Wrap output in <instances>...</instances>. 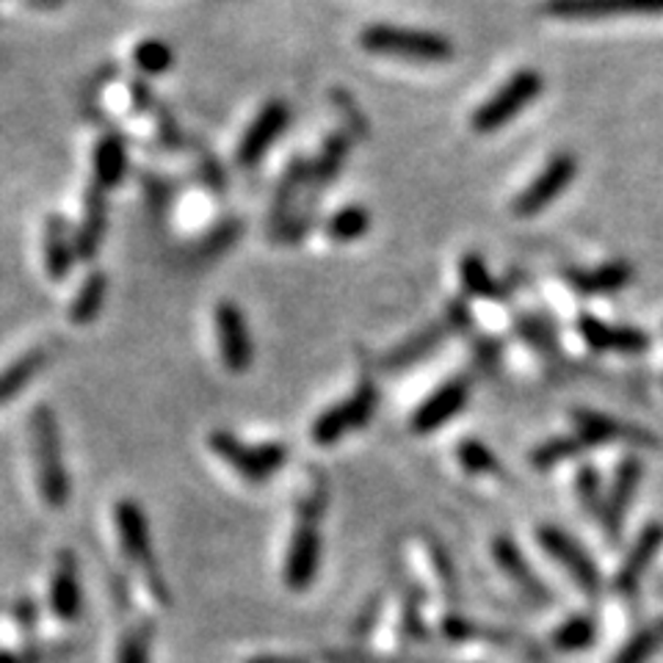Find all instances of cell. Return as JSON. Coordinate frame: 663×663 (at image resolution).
Wrapping results in <instances>:
<instances>
[{"label": "cell", "instance_id": "obj_1", "mask_svg": "<svg viewBox=\"0 0 663 663\" xmlns=\"http://www.w3.org/2000/svg\"><path fill=\"white\" fill-rule=\"evenodd\" d=\"M31 443H34L42 498L47 501V507L62 509L73 494V478L64 465L62 434H58V421L51 406H36L31 415Z\"/></svg>", "mask_w": 663, "mask_h": 663}, {"label": "cell", "instance_id": "obj_2", "mask_svg": "<svg viewBox=\"0 0 663 663\" xmlns=\"http://www.w3.org/2000/svg\"><path fill=\"white\" fill-rule=\"evenodd\" d=\"M360 45L377 56L410 58V62H448L454 56V45H450L448 36L384 23L362 31Z\"/></svg>", "mask_w": 663, "mask_h": 663}, {"label": "cell", "instance_id": "obj_3", "mask_svg": "<svg viewBox=\"0 0 663 663\" xmlns=\"http://www.w3.org/2000/svg\"><path fill=\"white\" fill-rule=\"evenodd\" d=\"M117 531L119 542H122L124 556L133 564H139L141 573H144L146 586L152 591V600H157L161 606L170 602V589H166V580L161 575V564H157L155 553H152V536H150V523H146V514L141 509V503L135 501H119L117 503Z\"/></svg>", "mask_w": 663, "mask_h": 663}, {"label": "cell", "instance_id": "obj_4", "mask_svg": "<svg viewBox=\"0 0 663 663\" xmlns=\"http://www.w3.org/2000/svg\"><path fill=\"white\" fill-rule=\"evenodd\" d=\"M542 89H545V80H542V75L536 69H520L487 102L478 106V111L472 113V130L476 133L501 130L503 124L518 119L523 113V108L531 106L542 95Z\"/></svg>", "mask_w": 663, "mask_h": 663}, {"label": "cell", "instance_id": "obj_5", "mask_svg": "<svg viewBox=\"0 0 663 663\" xmlns=\"http://www.w3.org/2000/svg\"><path fill=\"white\" fill-rule=\"evenodd\" d=\"M208 445L219 459H225L227 465L238 472V476L252 483L269 481L287 459V450L282 448L280 443L247 445L232 432H214L208 437Z\"/></svg>", "mask_w": 663, "mask_h": 663}, {"label": "cell", "instance_id": "obj_6", "mask_svg": "<svg viewBox=\"0 0 663 663\" xmlns=\"http://www.w3.org/2000/svg\"><path fill=\"white\" fill-rule=\"evenodd\" d=\"M216 344H219L221 362L230 373H243L252 368L254 344L249 335V324L243 309L236 302H219L214 309Z\"/></svg>", "mask_w": 663, "mask_h": 663}, {"label": "cell", "instance_id": "obj_7", "mask_svg": "<svg viewBox=\"0 0 663 663\" xmlns=\"http://www.w3.org/2000/svg\"><path fill=\"white\" fill-rule=\"evenodd\" d=\"M410 558L417 578H421V591H426L434 600L443 602L445 617H448L450 608L456 606L459 589H456V575L448 556H445V551L437 542L428 540V536H421V540H415V545H412Z\"/></svg>", "mask_w": 663, "mask_h": 663}, {"label": "cell", "instance_id": "obj_8", "mask_svg": "<svg viewBox=\"0 0 663 663\" xmlns=\"http://www.w3.org/2000/svg\"><path fill=\"white\" fill-rule=\"evenodd\" d=\"M377 390L371 384H362L357 393H351L344 404L329 406L326 412H320L318 421L313 423V439L318 445H335L340 437H346L349 432L366 426L371 421L373 410H377Z\"/></svg>", "mask_w": 663, "mask_h": 663}, {"label": "cell", "instance_id": "obj_9", "mask_svg": "<svg viewBox=\"0 0 663 663\" xmlns=\"http://www.w3.org/2000/svg\"><path fill=\"white\" fill-rule=\"evenodd\" d=\"M575 175H578V161H575L569 152H558V155H553L551 161H547V166L540 172V177L520 192L512 210L518 216L542 214V210L551 208V205L567 192V186L575 181Z\"/></svg>", "mask_w": 663, "mask_h": 663}, {"label": "cell", "instance_id": "obj_10", "mask_svg": "<svg viewBox=\"0 0 663 663\" xmlns=\"http://www.w3.org/2000/svg\"><path fill=\"white\" fill-rule=\"evenodd\" d=\"M320 567V534H318V520L313 518H298L296 531L291 536L285 556V569L282 578L285 586L293 591H302L307 586H313L315 575Z\"/></svg>", "mask_w": 663, "mask_h": 663}, {"label": "cell", "instance_id": "obj_11", "mask_svg": "<svg viewBox=\"0 0 663 663\" xmlns=\"http://www.w3.org/2000/svg\"><path fill=\"white\" fill-rule=\"evenodd\" d=\"M287 119H291V111H287L285 102L280 100L265 102V106L260 108L258 117L252 119V124L247 128V133H243L241 144H238V152H236L238 166H243V170L258 166V163L265 157V152H269L271 146H274V141L282 135Z\"/></svg>", "mask_w": 663, "mask_h": 663}, {"label": "cell", "instance_id": "obj_12", "mask_svg": "<svg viewBox=\"0 0 663 663\" xmlns=\"http://www.w3.org/2000/svg\"><path fill=\"white\" fill-rule=\"evenodd\" d=\"M540 545L545 547L547 556L553 562L562 564L567 569L569 578L586 591V595H595L600 589V573H597L595 562L584 553V547L575 540H569L562 529H553V525H542L540 529Z\"/></svg>", "mask_w": 663, "mask_h": 663}, {"label": "cell", "instance_id": "obj_13", "mask_svg": "<svg viewBox=\"0 0 663 663\" xmlns=\"http://www.w3.org/2000/svg\"><path fill=\"white\" fill-rule=\"evenodd\" d=\"M545 14L562 20H600L617 14H663V0H547Z\"/></svg>", "mask_w": 663, "mask_h": 663}, {"label": "cell", "instance_id": "obj_14", "mask_svg": "<svg viewBox=\"0 0 663 663\" xmlns=\"http://www.w3.org/2000/svg\"><path fill=\"white\" fill-rule=\"evenodd\" d=\"M641 478H644L641 461L635 456H624L622 465L617 467V476H613L611 492L606 498V509H602V525H606V534L611 542H617L622 536L624 514H628L630 501H633Z\"/></svg>", "mask_w": 663, "mask_h": 663}, {"label": "cell", "instance_id": "obj_15", "mask_svg": "<svg viewBox=\"0 0 663 663\" xmlns=\"http://www.w3.org/2000/svg\"><path fill=\"white\" fill-rule=\"evenodd\" d=\"M575 423V437L584 443V448H595V445L608 443H630V445H655V437L639 428H630L624 423L613 421V417L602 415V412L578 410L573 415Z\"/></svg>", "mask_w": 663, "mask_h": 663}, {"label": "cell", "instance_id": "obj_16", "mask_svg": "<svg viewBox=\"0 0 663 663\" xmlns=\"http://www.w3.org/2000/svg\"><path fill=\"white\" fill-rule=\"evenodd\" d=\"M467 395H470V388H467V382H461V379H454V382L437 388L421 406H417L415 415H412V432L432 434L437 432V428H443L450 417H456L465 410Z\"/></svg>", "mask_w": 663, "mask_h": 663}, {"label": "cell", "instance_id": "obj_17", "mask_svg": "<svg viewBox=\"0 0 663 663\" xmlns=\"http://www.w3.org/2000/svg\"><path fill=\"white\" fill-rule=\"evenodd\" d=\"M580 338L595 351H622V355H639L650 346L646 332L633 326H611L595 315H580L578 318Z\"/></svg>", "mask_w": 663, "mask_h": 663}, {"label": "cell", "instance_id": "obj_18", "mask_svg": "<svg viewBox=\"0 0 663 663\" xmlns=\"http://www.w3.org/2000/svg\"><path fill=\"white\" fill-rule=\"evenodd\" d=\"M108 230V199L106 188H100L97 183L86 186L84 194V210H80V225L75 230V252L78 258L91 260L100 252V243L106 238Z\"/></svg>", "mask_w": 663, "mask_h": 663}, {"label": "cell", "instance_id": "obj_19", "mask_svg": "<svg viewBox=\"0 0 663 663\" xmlns=\"http://www.w3.org/2000/svg\"><path fill=\"white\" fill-rule=\"evenodd\" d=\"M492 556H494V564L501 567V573L507 575V578L512 580V584L518 586V589L523 591L529 600H534V602H545L547 600V589L542 586V580L536 578L534 569L529 567L525 556L520 553V547L514 545L509 536H494Z\"/></svg>", "mask_w": 663, "mask_h": 663}, {"label": "cell", "instance_id": "obj_20", "mask_svg": "<svg viewBox=\"0 0 663 663\" xmlns=\"http://www.w3.org/2000/svg\"><path fill=\"white\" fill-rule=\"evenodd\" d=\"M661 547H663V525L657 523L646 525V529L639 534V540H635V545L630 547L624 564L619 567L613 586H617L619 591H624V595H630V591L641 584V578H644V573L650 569V564L655 562V556L661 553Z\"/></svg>", "mask_w": 663, "mask_h": 663}, {"label": "cell", "instance_id": "obj_21", "mask_svg": "<svg viewBox=\"0 0 663 663\" xmlns=\"http://www.w3.org/2000/svg\"><path fill=\"white\" fill-rule=\"evenodd\" d=\"M78 252H75V232L69 230L62 216H47L45 225V269L53 282H62L73 274V265Z\"/></svg>", "mask_w": 663, "mask_h": 663}, {"label": "cell", "instance_id": "obj_22", "mask_svg": "<svg viewBox=\"0 0 663 663\" xmlns=\"http://www.w3.org/2000/svg\"><path fill=\"white\" fill-rule=\"evenodd\" d=\"M51 606L64 622H73L80 611V584H78V562L69 551L58 553L56 575L51 584Z\"/></svg>", "mask_w": 663, "mask_h": 663}, {"label": "cell", "instance_id": "obj_23", "mask_svg": "<svg viewBox=\"0 0 663 663\" xmlns=\"http://www.w3.org/2000/svg\"><path fill=\"white\" fill-rule=\"evenodd\" d=\"M91 172H95V181L100 188L111 192L128 175V150H124V141L117 133H108L97 141L95 155H91Z\"/></svg>", "mask_w": 663, "mask_h": 663}, {"label": "cell", "instance_id": "obj_24", "mask_svg": "<svg viewBox=\"0 0 663 663\" xmlns=\"http://www.w3.org/2000/svg\"><path fill=\"white\" fill-rule=\"evenodd\" d=\"M567 280L575 291L586 293V296L619 293L622 287H628L630 280H633V265L624 263V260H613V263L600 265V269L569 271Z\"/></svg>", "mask_w": 663, "mask_h": 663}, {"label": "cell", "instance_id": "obj_25", "mask_svg": "<svg viewBox=\"0 0 663 663\" xmlns=\"http://www.w3.org/2000/svg\"><path fill=\"white\" fill-rule=\"evenodd\" d=\"M106 293H108V276L102 274V271H91V274L80 282L73 302H69V309H67L69 324L89 326L91 320H97L102 304H106Z\"/></svg>", "mask_w": 663, "mask_h": 663}, {"label": "cell", "instance_id": "obj_26", "mask_svg": "<svg viewBox=\"0 0 663 663\" xmlns=\"http://www.w3.org/2000/svg\"><path fill=\"white\" fill-rule=\"evenodd\" d=\"M45 366H47V351L42 349H34L29 351V355L18 357L14 362H9V366L0 371V406L9 404L18 393H23Z\"/></svg>", "mask_w": 663, "mask_h": 663}, {"label": "cell", "instance_id": "obj_27", "mask_svg": "<svg viewBox=\"0 0 663 663\" xmlns=\"http://www.w3.org/2000/svg\"><path fill=\"white\" fill-rule=\"evenodd\" d=\"M346 155H349V135L344 133L329 135L324 150H320V155L309 163V183H313L315 188L329 186V183L338 177V172L344 170Z\"/></svg>", "mask_w": 663, "mask_h": 663}, {"label": "cell", "instance_id": "obj_28", "mask_svg": "<svg viewBox=\"0 0 663 663\" xmlns=\"http://www.w3.org/2000/svg\"><path fill=\"white\" fill-rule=\"evenodd\" d=\"M595 635H597L595 619L586 617V613H575V617H569L567 622H562L556 630H553L551 641L558 652H580V650H589V646L595 644Z\"/></svg>", "mask_w": 663, "mask_h": 663}, {"label": "cell", "instance_id": "obj_29", "mask_svg": "<svg viewBox=\"0 0 663 663\" xmlns=\"http://www.w3.org/2000/svg\"><path fill=\"white\" fill-rule=\"evenodd\" d=\"M130 62L141 75H163L175 64V51L163 40H141L130 53Z\"/></svg>", "mask_w": 663, "mask_h": 663}, {"label": "cell", "instance_id": "obj_30", "mask_svg": "<svg viewBox=\"0 0 663 663\" xmlns=\"http://www.w3.org/2000/svg\"><path fill=\"white\" fill-rule=\"evenodd\" d=\"M368 230H371V214H368L366 208H360V205H349V208L338 210V214L326 221L329 238H335V241L340 243L357 241V238L366 236Z\"/></svg>", "mask_w": 663, "mask_h": 663}, {"label": "cell", "instance_id": "obj_31", "mask_svg": "<svg viewBox=\"0 0 663 663\" xmlns=\"http://www.w3.org/2000/svg\"><path fill=\"white\" fill-rule=\"evenodd\" d=\"M663 646V619L646 624L644 630L633 635L628 644L619 650V655L611 663H646Z\"/></svg>", "mask_w": 663, "mask_h": 663}, {"label": "cell", "instance_id": "obj_32", "mask_svg": "<svg viewBox=\"0 0 663 663\" xmlns=\"http://www.w3.org/2000/svg\"><path fill=\"white\" fill-rule=\"evenodd\" d=\"M459 276L465 291L472 293V296H481V298L501 296V285L492 280L487 263H483L478 254H465V258L459 260Z\"/></svg>", "mask_w": 663, "mask_h": 663}, {"label": "cell", "instance_id": "obj_33", "mask_svg": "<svg viewBox=\"0 0 663 663\" xmlns=\"http://www.w3.org/2000/svg\"><path fill=\"white\" fill-rule=\"evenodd\" d=\"M304 181H309V166L304 161H296L291 170L285 172V181H282L280 192H276L274 214H271V221H274L276 232H280L282 227H287V210H291L293 197H296L298 186H302Z\"/></svg>", "mask_w": 663, "mask_h": 663}, {"label": "cell", "instance_id": "obj_34", "mask_svg": "<svg viewBox=\"0 0 663 663\" xmlns=\"http://www.w3.org/2000/svg\"><path fill=\"white\" fill-rule=\"evenodd\" d=\"M456 459H459L461 470H467L470 476H494V472H501L498 456L487 445L478 443V439H461L459 448H456Z\"/></svg>", "mask_w": 663, "mask_h": 663}, {"label": "cell", "instance_id": "obj_35", "mask_svg": "<svg viewBox=\"0 0 663 663\" xmlns=\"http://www.w3.org/2000/svg\"><path fill=\"white\" fill-rule=\"evenodd\" d=\"M580 450H584V443H580L575 434L573 437H556V439H547V443H542L540 448H534L531 461H534L536 470H553V467H558L562 461L578 456Z\"/></svg>", "mask_w": 663, "mask_h": 663}, {"label": "cell", "instance_id": "obj_36", "mask_svg": "<svg viewBox=\"0 0 663 663\" xmlns=\"http://www.w3.org/2000/svg\"><path fill=\"white\" fill-rule=\"evenodd\" d=\"M150 646H152V624H139V628L128 630L119 644L117 663H150Z\"/></svg>", "mask_w": 663, "mask_h": 663}, {"label": "cell", "instance_id": "obj_37", "mask_svg": "<svg viewBox=\"0 0 663 663\" xmlns=\"http://www.w3.org/2000/svg\"><path fill=\"white\" fill-rule=\"evenodd\" d=\"M575 489H578V501L586 509V514L602 520V509H606V498L600 492V476L591 467H580L578 478H575Z\"/></svg>", "mask_w": 663, "mask_h": 663}, {"label": "cell", "instance_id": "obj_38", "mask_svg": "<svg viewBox=\"0 0 663 663\" xmlns=\"http://www.w3.org/2000/svg\"><path fill=\"white\" fill-rule=\"evenodd\" d=\"M437 340H439V329H437V326H434V329L421 332V335H417V338H412L410 344L404 346V349L395 351V357H393V360H390V366H406V362L417 360V357L426 355V351L432 349V346L437 344Z\"/></svg>", "mask_w": 663, "mask_h": 663}, {"label": "cell", "instance_id": "obj_39", "mask_svg": "<svg viewBox=\"0 0 663 663\" xmlns=\"http://www.w3.org/2000/svg\"><path fill=\"white\" fill-rule=\"evenodd\" d=\"M379 611H382V597L377 595L373 600H368V606L362 608L360 613H357L355 624H351V635H355V639H366L373 630V624L379 622Z\"/></svg>", "mask_w": 663, "mask_h": 663}, {"label": "cell", "instance_id": "obj_40", "mask_svg": "<svg viewBox=\"0 0 663 663\" xmlns=\"http://www.w3.org/2000/svg\"><path fill=\"white\" fill-rule=\"evenodd\" d=\"M31 617H34V606H31L29 600H23V602H20V606H18V622H20V624H25V628H29V624H31Z\"/></svg>", "mask_w": 663, "mask_h": 663}, {"label": "cell", "instance_id": "obj_41", "mask_svg": "<svg viewBox=\"0 0 663 663\" xmlns=\"http://www.w3.org/2000/svg\"><path fill=\"white\" fill-rule=\"evenodd\" d=\"M34 661H36V655L20 657V655H14V652H0V663H34Z\"/></svg>", "mask_w": 663, "mask_h": 663}]
</instances>
